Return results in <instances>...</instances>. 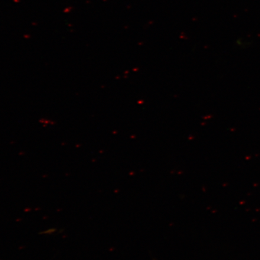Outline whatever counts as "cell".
<instances>
[{
    "label": "cell",
    "instance_id": "obj_1",
    "mask_svg": "<svg viewBox=\"0 0 260 260\" xmlns=\"http://www.w3.org/2000/svg\"><path fill=\"white\" fill-rule=\"evenodd\" d=\"M57 232L56 229H55V228H53V229H48L47 230H45L44 231H42L41 232V235H53V234H54Z\"/></svg>",
    "mask_w": 260,
    "mask_h": 260
}]
</instances>
